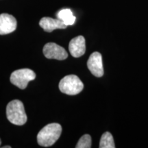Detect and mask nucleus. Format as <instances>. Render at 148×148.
I'll return each instance as SVG.
<instances>
[{
	"mask_svg": "<svg viewBox=\"0 0 148 148\" xmlns=\"http://www.w3.org/2000/svg\"><path fill=\"white\" fill-rule=\"evenodd\" d=\"M7 119L11 123L16 125H23L27 121V115L23 103L18 99L10 101L6 107Z\"/></svg>",
	"mask_w": 148,
	"mask_h": 148,
	"instance_id": "nucleus-2",
	"label": "nucleus"
},
{
	"mask_svg": "<svg viewBox=\"0 0 148 148\" xmlns=\"http://www.w3.org/2000/svg\"><path fill=\"white\" fill-rule=\"evenodd\" d=\"M1 138H0V145H1Z\"/></svg>",
	"mask_w": 148,
	"mask_h": 148,
	"instance_id": "nucleus-14",
	"label": "nucleus"
},
{
	"mask_svg": "<svg viewBox=\"0 0 148 148\" xmlns=\"http://www.w3.org/2000/svg\"><path fill=\"white\" fill-rule=\"evenodd\" d=\"M10 148L11 147H10V146H9V145H8V146H3V148Z\"/></svg>",
	"mask_w": 148,
	"mask_h": 148,
	"instance_id": "nucleus-13",
	"label": "nucleus"
},
{
	"mask_svg": "<svg viewBox=\"0 0 148 148\" xmlns=\"http://www.w3.org/2000/svg\"><path fill=\"white\" fill-rule=\"evenodd\" d=\"M99 147L100 148H114V139L112 134L110 132H104L101 136L100 142H99Z\"/></svg>",
	"mask_w": 148,
	"mask_h": 148,
	"instance_id": "nucleus-11",
	"label": "nucleus"
},
{
	"mask_svg": "<svg viewBox=\"0 0 148 148\" xmlns=\"http://www.w3.org/2000/svg\"><path fill=\"white\" fill-rule=\"evenodd\" d=\"M69 52L72 56L79 58L84 54L86 51L85 38L82 36H77L71 39L69 44Z\"/></svg>",
	"mask_w": 148,
	"mask_h": 148,
	"instance_id": "nucleus-8",
	"label": "nucleus"
},
{
	"mask_svg": "<svg viewBox=\"0 0 148 148\" xmlns=\"http://www.w3.org/2000/svg\"><path fill=\"white\" fill-rule=\"evenodd\" d=\"M40 26L45 32H51L56 29H65L67 25L59 18H53L51 17H42L40 20Z\"/></svg>",
	"mask_w": 148,
	"mask_h": 148,
	"instance_id": "nucleus-9",
	"label": "nucleus"
},
{
	"mask_svg": "<svg viewBox=\"0 0 148 148\" xmlns=\"http://www.w3.org/2000/svg\"><path fill=\"white\" fill-rule=\"evenodd\" d=\"M17 22L11 14L3 13L0 14V35H5L14 32L16 28Z\"/></svg>",
	"mask_w": 148,
	"mask_h": 148,
	"instance_id": "nucleus-7",
	"label": "nucleus"
},
{
	"mask_svg": "<svg viewBox=\"0 0 148 148\" xmlns=\"http://www.w3.org/2000/svg\"><path fill=\"white\" fill-rule=\"evenodd\" d=\"M62 126L57 123H49L42 127L37 135V142L42 147H50L60 138Z\"/></svg>",
	"mask_w": 148,
	"mask_h": 148,
	"instance_id": "nucleus-1",
	"label": "nucleus"
},
{
	"mask_svg": "<svg viewBox=\"0 0 148 148\" xmlns=\"http://www.w3.org/2000/svg\"><path fill=\"white\" fill-rule=\"evenodd\" d=\"M36 73L29 69H21L12 72L10 75V82L20 89H25L30 81L34 80Z\"/></svg>",
	"mask_w": 148,
	"mask_h": 148,
	"instance_id": "nucleus-4",
	"label": "nucleus"
},
{
	"mask_svg": "<svg viewBox=\"0 0 148 148\" xmlns=\"http://www.w3.org/2000/svg\"><path fill=\"white\" fill-rule=\"evenodd\" d=\"M58 18L61 20L66 25H73L75 21V16H73V12L70 9H63L58 12L57 14Z\"/></svg>",
	"mask_w": 148,
	"mask_h": 148,
	"instance_id": "nucleus-10",
	"label": "nucleus"
},
{
	"mask_svg": "<svg viewBox=\"0 0 148 148\" xmlns=\"http://www.w3.org/2000/svg\"><path fill=\"white\" fill-rule=\"evenodd\" d=\"M59 88L62 92L69 95H75L84 88V84L77 75H69L64 77L59 83Z\"/></svg>",
	"mask_w": 148,
	"mask_h": 148,
	"instance_id": "nucleus-3",
	"label": "nucleus"
},
{
	"mask_svg": "<svg viewBox=\"0 0 148 148\" xmlns=\"http://www.w3.org/2000/svg\"><path fill=\"white\" fill-rule=\"evenodd\" d=\"M92 140L89 134H84L79 138L77 142L76 148H90L91 147Z\"/></svg>",
	"mask_w": 148,
	"mask_h": 148,
	"instance_id": "nucleus-12",
	"label": "nucleus"
},
{
	"mask_svg": "<svg viewBox=\"0 0 148 148\" xmlns=\"http://www.w3.org/2000/svg\"><path fill=\"white\" fill-rule=\"evenodd\" d=\"M87 66L89 71L95 77H100L103 76V67L101 53L97 51L92 53L87 61Z\"/></svg>",
	"mask_w": 148,
	"mask_h": 148,
	"instance_id": "nucleus-6",
	"label": "nucleus"
},
{
	"mask_svg": "<svg viewBox=\"0 0 148 148\" xmlns=\"http://www.w3.org/2000/svg\"><path fill=\"white\" fill-rule=\"evenodd\" d=\"M43 53L48 59H56L63 60L68 57V53L65 49L54 42H48L44 46Z\"/></svg>",
	"mask_w": 148,
	"mask_h": 148,
	"instance_id": "nucleus-5",
	"label": "nucleus"
}]
</instances>
